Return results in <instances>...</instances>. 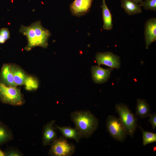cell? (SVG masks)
Instances as JSON below:
<instances>
[{"label":"cell","mask_w":156,"mask_h":156,"mask_svg":"<svg viewBox=\"0 0 156 156\" xmlns=\"http://www.w3.org/2000/svg\"><path fill=\"white\" fill-rule=\"evenodd\" d=\"M106 125L107 130L112 138L120 142L125 141L127 134L119 118L108 115Z\"/></svg>","instance_id":"5b68a950"},{"label":"cell","mask_w":156,"mask_h":156,"mask_svg":"<svg viewBox=\"0 0 156 156\" xmlns=\"http://www.w3.org/2000/svg\"><path fill=\"white\" fill-rule=\"evenodd\" d=\"M148 121L149 122L151 125L153 129H156V113L154 112L152 114H151L149 116Z\"/></svg>","instance_id":"d4e9b609"},{"label":"cell","mask_w":156,"mask_h":156,"mask_svg":"<svg viewBox=\"0 0 156 156\" xmlns=\"http://www.w3.org/2000/svg\"><path fill=\"white\" fill-rule=\"evenodd\" d=\"M121 6L129 15L140 14L142 11L140 4L133 0H121Z\"/></svg>","instance_id":"5bb4252c"},{"label":"cell","mask_w":156,"mask_h":156,"mask_svg":"<svg viewBox=\"0 0 156 156\" xmlns=\"http://www.w3.org/2000/svg\"><path fill=\"white\" fill-rule=\"evenodd\" d=\"M27 90L31 91L36 89L38 86V80L33 77L27 76L24 84Z\"/></svg>","instance_id":"44dd1931"},{"label":"cell","mask_w":156,"mask_h":156,"mask_svg":"<svg viewBox=\"0 0 156 156\" xmlns=\"http://www.w3.org/2000/svg\"><path fill=\"white\" fill-rule=\"evenodd\" d=\"M10 68L16 86L24 84L27 77L24 72L19 68L14 65L10 66Z\"/></svg>","instance_id":"ac0fdd59"},{"label":"cell","mask_w":156,"mask_h":156,"mask_svg":"<svg viewBox=\"0 0 156 156\" xmlns=\"http://www.w3.org/2000/svg\"><path fill=\"white\" fill-rule=\"evenodd\" d=\"M115 108L127 135L132 138L138 127L137 116L125 104L120 103L116 104Z\"/></svg>","instance_id":"7a4b0ae2"},{"label":"cell","mask_w":156,"mask_h":156,"mask_svg":"<svg viewBox=\"0 0 156 156\" xmlns=\"http://www.w3.org/2000/svg\"><path fill=\"white\" fill-rule=\"evenodd\" d=\"M5 156H22L23 154L17 148L14 147L8 148L4 152Z\"/></svg>","instance_id":"603a6c76"},{"label":"cell","mask_w":156,"mask_h":156,"mask_svg":"<svg viewBox=\"0 0 156 156\" xmlns=\"http://www.w3.org/2000/svg\"><path fill=\"white\" fill-rule=\"evenodd\" d=\"M95 59L98 65H104L113 69H118L120 66V57L112 52H98Z\"/></svg>","instance_id":"8992f818"},{"label":"cell","mask_w":156,"mask_h":156,"mask_svg":"<svg viewBox=\"0 0 156 156\" xmlns=\"http://www.w3.org/2000/svg\"><path fill=\"white\" fill-rule=\"evenodd\" d=\"M19 32L26 36L28 40V44L25 49L27 51L38 46L37 40L34 28L31 24L28 26L21 25Z\"/></svg>","instance_id":"7c38bea8"},{"label":"cell","mask_w":156,"mask_h":156,"mask_svg":"<svg viewBox=\"0 0 156 156\" xmlns=\"http://www.w3.org/2000/svg\"><path fill=\"white\" fill-rule=\"evenodd\" d=\"M138 3H141L143 1V0H133Z\"/></svg>","instance_id":"4316f807"},{"label":"cell","mask_w":156,"mask_h":156,"mask_svg":"<svg viewBox=\"0 0 156 156\" xmlns=\"http://www.w3.org/2000/svg\"><path fill=\"white\" fill-rule=\"evenodd\" d=\"M66 138L60 137L51 142L49 155L51 156H71L75 151V146L68 142Z\"/></svg>","instance_id":"277c9868"},{"label":"cell","mask_w":156,"mask_h":156,"mask_svg":"<svg viewBox=\"0 0 156 156\" xmlns=\"http://www.w3.org/2000/svg\"><path fill=\"white\" fill-rule=\"evenodd\" d=\"M144 35L146 48L148 49L149 46L156 40V18L148 19L144 26Z\"/></svg>","instance_id":"30bf717a"},{"label":"cell","mask_w":156,"mask_h":156,"mask_svg":"<svg viewBox=\"0 0 156 156\" xmlns=\"http://www.w3.org/2000/svg\"><path fill=\"white\" fill-rule=\"evenodd\" d=\"M0 35L2 36L6 41L10 38V33L8 29L6 28H3L0 29Z\"/></svg>","instance_id":"cb8c5ba5"},{"label":"cell","mask_w":156,"mask_h":156,"mask_svg":"<svg viewBox=\"0 0 156 156\" xmlns=\"http://www.w3.org/2000/svg\"><path fill=\"white\" fill-rule=\"evenodd\" d=\"M113 68H103L99 66H92L91 71L92 77L94 82L97 84H101L107 82L110 76Z\"/></svg>","instance_id":"9c48e42d"},{"label":"cell","mask_w":156,"mask_h":156,"mask_svg":"<svg viewBox=\"0 0 156 156\" xmlns=\"http://www.w3.org/2000/svg\"><path fill=\"white\" fill-rule=\"evenodd\" d=\"M5 156V154L4 152H3L0 149V156Z\"/></svg>","instance_id":"83f0119b"},{"label":"cell","mask_w":156,"mask_h":156,"mask_svg":"<svg viewBox=\"0 0 156 156\" xmlns=\"http://www.w3.org/2000/svg\"><path fill=\"white\" fill-rule=\"evenodd\" d=\"M102 9L103 29L109 30L113 27L112 18L110 12L107 7L105 0H102V4L101 5Z\"/></svg>","instance_id":"2e32d148"},{"label":"cell","mask_w":156,"mask_h":156,"mask_svg":"<svg viewBox=\"0 0 156 156\" xmlns=\"http://www.w3.org/2000/svg\"><path fill=\"white\" fill-rule=\"evenodd\" d=\"M54 126L66 138L74 140L77 143H78L81 138H82L81 133L76 127L65 126L60 127L57 125Z\"/></svg>","instance_id":"4fadbf2b"},{"label":"cell","mask_w":156,"mask_h":156,"mask_svg":"<svg viewBox=\"0 0 156 156\" xmlns=\"http://www.w3.org/2000/svg\"><path fill=\"white\" fill-rule=\"evenodd\" d=\"M140 4L145 10L156 11V0H145Z\"/></svg>","instance_id":"7402d4cb"},{"label":"cell","mask_w":156,"mask_h":156,"mask_svg":"<svg viewBox=\"0 0 156 156\" xmlns=\"http://www.w3.org/2000/svg\"><path fill=\"white\" fill-rule=\"evenodd\" d=\"M70 117L82 138H89L98 128L99 120L90 111H75L70 113Z\"/></svg>","instance_id":"6da1fadb"},{"label":"cell","mask_w":156,"mask_h":156,"mask_svg":"<svg viewBox=\"0 0 156 156\" xmlns=\"http://www.w3.org/2000/svg\"><path fill=\"white\" fill-rule=\"evenodd\" d=\"M151 114L150 106L146 100L137 99L135 115L142 119L148 117Z\"/></svg>","instance_id":"9a60e30c"},{"label":"cell","mask_w":156,"mask_h":156,"mask_svg":"<svg viewBox=\"0 0 156 156\" xmlns=\"http://www.w3.org/2000/svg\"><path fill=\"white\" fill-rule=\"evenodd\" d=\"M93 0H75L71 4V14L77 17L86 15L90 10Z\"/></svg>","instance_id":"ba28073f"},{"label":"cell","mask_w":156,"mask_h":156,"mask_svg":"<svg viewBox=\"0 0 156 156\" xmlns=\"http://www.w3.org/2000/svg\"><path fill=\"white\" fill-rule=\"evenodd\" d=\"M139 127L142 134V143L144 146L156 142V133L145 131L140 125Z\"/></svg>","instance_id":"ffe728a7"},{"label":"cell","mask_w":156,"mask_h":156,"mask_svg":"<svg viewBox=\"0 0 156 156\" xmlns=\"http://www.w3.org/2000/svg\"><path fill=\"white\" fill-rule=\"evenodd\" d=\"M55 121V120L51 121L47 123L43 127L42 143L43 146L50 145L52 141L57 138L54 126Z\"/></svg>","instance_id":"8fae6325"},{"label":"cell","mask_w":156,"mask_h":156,"mask_svg":"<svg viewBox=\"0 0 156 156\" xmlns=\"http://www.w3.org/2000/svg\"><path fill=\"white\" fill-rule=\"evenodd\" d=\"M5 40L0 35V43H3L5 42Z\"/></svg>","instance_id":"484cf974"},{"label":"cell","mask_w":156,"mask_h":156,"mask_svg":"<svg viewBox=\"0 0 156 156\" xmlns=\"http://www.w3.org/2000/svg\"><path fill=\"white\" fill-rule=\"evenodd\" d=\"M31 24L34 30L38 46L47 48L48 39L51 36V32L42 25L40 21L33 23Z\"/></svg>","instance_id":"52a82bcc"},{"label":"cell","mask_w":156,"mask_h":156,"mask_svg":"<svg viewBox=\"0 0 156 156\" xmlns=\"http://www.w3.org/2000/svg\"><path fill=\"white\" fill-rule=\"evenodd\" d=\"M1 76L3 81L8 86L13 87L16 86L10 69V66L6 64L3 67L1 71Z\"/></svg>","instance_id":"d6986e66"},{"label":"cell","mask_w":156,"mask_h":156,"mask_svg":"<svg viewBox=\"0 0 156 156\" xmlns=\"http://www.w3.org/2000/svg\"><path fill=\"white\" fill-rule=\"evenodd\" d=\"M13 138V134L11 129L0 120V146L7 143Z\"/></svg>","instance_id":"e0dca14e"},{"label":"cell","mask_w":156,"mask_h":156,"mask_svg":"<svg viewBox=\"0 0 156 156\" xmlns=\"http://www.w3.org/2000/svg\"><path fill=\"white\" fill-rule=\"evenodd\" d=\"M0 99L1 102L13 106H21L24 103L20 90L16 87L8 86L0 82Z\"/></svg>","instance_id":"3957f363"}]
</instances>
